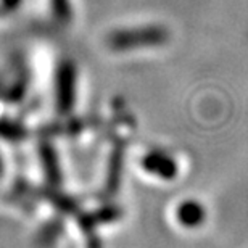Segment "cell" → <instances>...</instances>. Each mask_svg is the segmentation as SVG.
I'll return each mask as SVG.
<instances>
[{
	"label": "cell",
	"instance_id": "6da1fadb",
	"mask_svg": "<svg viewBox=\"0 0 248 248\" xmlns=\"http://www.w3.org/2000/svg\"><path fill=\"white\" fill-rule=\"evenodd\" d=\"M187 210H184V222H187V224H197V222H200L202 219V208L197 206V205H187L186 206Z\"/></svg>",
	"mask_w": 248,
	"mask_h": 248
}]
</instances>
